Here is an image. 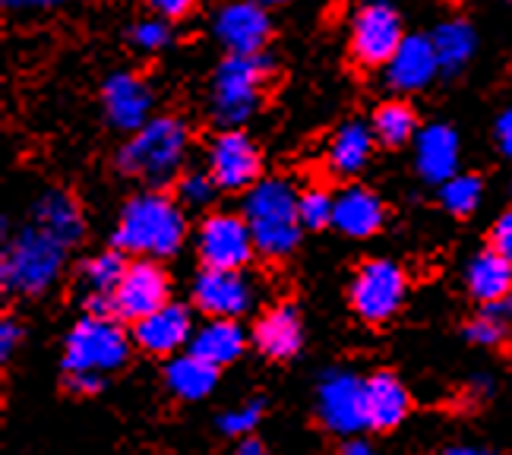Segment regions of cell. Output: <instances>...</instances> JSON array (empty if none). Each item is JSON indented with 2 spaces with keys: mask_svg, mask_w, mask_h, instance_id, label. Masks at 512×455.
Segmentation results:
<instances>
[{
  "mask_svg": "<svg viewBox=\"0 0 512 455\" xmlns=\"http://www.w3.org/2000/svg\"><path fill=\"white\" fill-rule=\"evenodd\" d=\"M184 237L187 215L181 209V200H171L162 190H146L124 203L114 231V247L124 253L149 256V260H165V256L181 250Z\"/></svg>",
  "mask_w": 512,
  "mask_h": 455,
  "instance_id": "1",
  "label": "cell"
},
{
  "mask_svg": "<svg viewBox=\"0 0 512 455\" xmlns=\"http://www.w3.org/2000/svg\"><path fill=\"white\" fill-rule=\"evenodd\" d=\"M187 152H190V127L181 117L159 114L146 127L130 133L124 149L117 152V168L159 190L165 184L181 181Z\"/></svg>",
  "mask_w": 512,
  "mask_h": 455,
  "instance_id": "2",
  "label": "cell"
},
{
  "mask_svg": "<svg viewBox=\"0 0 512 455\" xmlns=\"http://www.w3.org/2000/svg\"><path fill=\"white\" fill-rule=\"evenodd\" d=\"M298 190L285 177H263L244 196V219L253 231L256 253L285 260L301 244Z\"/></svg>",
  "mask_w": 512,
  "mask_h": 455,
  "instance_id": "3",
  "label": "cell"
},
{
  "mask_svg": "<svg viewBox=\"0 0 512 455\" xmlns=\"http://www.w3.org/2000/svg\"><path fill=\"white\" fill-rule=\"evenodd\" d=\"M67 247L54 241L48 231L29 225L13 237L4 234V253H0V285L7 294H26L38 298L57 279H61Z\"/></svg>",
  "mask_w": 512,
  "mask_h": 455,
  "instance_id": "4",
  "label": "cell"
},
{
  "mask_svg": "<svg viewBox=\"0 0 512 455\" xmlns=\"http://www.w3.org/2000/svg\"><path fill=\"white\" fill-rule=\"evenodd\" d=\"M272 76V61L266 54H228L215 67L209 86V108L215 124L238 130L260 111L266 83Z\"/></svg>",
  "mask_w": 512,
  "mask_h": 455,
  "instance_id": "5",
  "label": "cell"
},
{
  "mask_svg": "<svg viewBox=\"0 0 512 455\" xmlns=\"http://www.w3.org/2000/svg\"><path fill=\"white\" fill-rule=\"evenodd\" d=\"M130 361V335L117 316H83L64 342V373H98L111 377Z\"/></svg>",
  "mask_w": 512,
  "mask_h": 455,
  "instance_id": "6",
  "label": "cell"
},
{
  "mask_svg": "<svg viewBox=\"0 0 512 455\" xmlns=\"http://www.w3.org/2000/svg\"><path fill=\"white\" fill-rule=\"evenodd\" d=\"M351 310L370 326H383L408 298V275L392 260H367L351 279Z\"/></svg>",
  "mask_w": 512,
  "mask_h": 455,
  "instance_id": "7",
  "label": "cell"
},
{
  "mask_svg": "<svg viewBox=\"0 0 512 455\" xmlns=\"http://www.w3.org/2000/svg\"><path fill=\"white\" fill-rule=\"evenodd\" d=\"M405 42L402 16L386 0H370L351 19L348 51L358 67H386Z\"/></svg>",
  "mask_w": 512,
  "mask_h": 455,
  "instance_id": "8",
  "label": "cell"
},
{
  "mask_svg": "<svg viewBox=\"0 0 512 455\" xmlns=\"http://www.w3.org/2000/svg\"><path fill=\"white\" fill-rule=\"evenodd\" d=\"M196 253H200L203 269H244L256 253L247 219L231 212H212L196 231Z\"/></svg>",
  "mask_w": 512,
  "mask_h": 455,
  "instance_id": "9",
  "label": "cell"
},
{
  "mask_svg": "<svg viewBox=\"0 0 512 455\" xmlns=\"http://www.w3.org/2000/svg\"><path fill=\"white\" fill-rule=\"evenodd\" d=\"M317 418L339 437H358L367 430L364 380L351 370H329L317 389Z\"/></svg>",
  "mask_w": 512,
  "mask_h": 455,
  "instance_id": "10",
  "label": "cell"
},
{
  "mask_svg": "<svg viewBox=\"0 0 512 455\" xmlns=\"http://www.w3.org/2000/svg\"><path fill=\"white\" fill-rule=\"evenodd\" d=\"M209 174L225 193H247L263 181V155L247 133L222 130L209 146Z\"/></svg>",
  "mask_w": 512,
  "mask_h": 455,
  "instance_id": "11",
  "label": "cell"
},
{
  "mask_svg": "<svg viewBox=\"0 0 512 455\" xmlns=\"http://www.w3.org/2000/svg\"><path fill=\"white\" fill-rule=\"evenodd\" d=\"M171 282L168 272L159 266V260H149V256H136L127 266L124 279L117 282L111 301H114V316L117 320H143L152 310H159L171 298Z\"/></svg>",
  "mask_w": 512,
  "mask_h": 455,
  "instance_id": "12",
  "label": "cell"
},
{
  "mask_svg": "<svg viewBox=\"0 0 512 455\" xmlns=\"http://www.w3.org/2000/svg\"><path fill=\"white\" fill-rule=\"evenodd\" d=\"M193 304L209 320H238L256 304V285L241 269H203L193 282Z\"/></svg>",
  "mask_w": 512,
  "mask_h": 455,
  "instance_id": "13",
  "label": "cell"
},
{
  "mask_svg": "<svg viewBox=\"0 0 512 455\" xmlns=\"http://www.w3.org/2000/svg\"><path fill=\"white\" fill-rule=\"evenodd\" d=\"M212 32L228 54H263L272 35V19L260 0H231L215 13Z\"/></svg>",
  "mask_w": 512,
  "mask_h": 455,
  "instance_id": "14",
  "label": "cell"
},
{
  "mask_svg": "<svg viewBox=\"0 0 512 455\" xmlns=\"http://www.w3.org/2000/svg\"><path fill=\"white\" fill-rule=\"evenodd\" d=\"M102 105H105L111 127L124 130V133H136L155 117L152 114L155 95H152L149 83L143 76L130 73V70H117V73H111L105 79Z\"/></svg>",
  "mask_w": 512,
  "mask_h": 455,
  "instance_id": "15",
  "label": "cell"
},
{
  "mask_svg": "<svg viewBox=\"0 0 512 455\" xmlns=\"http://www.w3.org/2000/svg\"><path fill=\"white\" fill-rule=\"evenodd\" d=\"M193 320L190 310L184 304H162L159 310H152L149 316L133 323V342L140 345L146 354L155 358H174V351H181L193 339Z\"/></svg>",
  "mask_w": 512,
  "mask_h": 455,
  "instance_id": "16",
  "label": "cell"
},
{
  "mask_svg": "<svg viewBox=\"0 0 512 455\" xmlns=\"http://www.w3.org/2000/svg\"><path fill=\"white\" fill-rule=\"evenodd\" d=\"M364 399H367V430L389 433L411 414V392L389 370L370 373L364 380Z\"/></svg>",
  "mask_w": 512,
  "mask_h": 455,
  "instance_id": "17",
  "label": "cell"
},
{
  "mask_svg": "<svg viewBox=\"0 0 512 455\" xmlns=\"http://www.w3.org/2000/svg\"><path fill=\"white\" fill-rule=\"evenodd\" d=\"M440 73L437 51L433 42L424 35H408L402 48L392 54V61L386 64V83L396 92H421L433 83V76Z\"/></svg>",
  "mask_w": 512,
  "mask_h": 455,
  "instance_id": "18",
  "label": "cell"
},
{
  "mask_svg": "<svg viewBox=\"0 0 512 455\" xmlns=\"http://www.w3.org/2000/svg\"><path fill=\"white\" fill-rule=\"evenodd\" d=\"M459 133L446 124L421 127L415 136V168L427 184H446L459 174Z\"/></svg>",
  "mask_w": 512,
  "mask_h": 455,
  "instance_id": "19",
  "label": "cell"
},
{
  "mask_svg": "<svg viewBox=\"0 0 512 455\" xmlns=\"http://www.w3.org/2000/svg\"><path fill=\"white\" fill-rule=\"evenodd\" d=\"M253 345L269 361H288L304 345V323L291 304L269 307L253 326Z\"/></svg>",
  "mask_w": 512,
  "mask_h": 455,
  "instance_id": "20",
  "label": "cell"
},
{
  "mask_svg": "<svg viewBox=\"0 0 512 455\" xmlns=\"http://www.w3.org/2000/svg\"><path fill=\"white\" fill-rule=\"evenodd\" d=\"M32 225L48 231L54 241H61L64 247L80 244L86 234L83 209L76 203V196L67 190H48L38 196V203L32 209Z\"/></svg>",
  "mask_w": 512,
  "mask_h": 455,
  "instance_id": "21",
  "label": "cell"
},
{
  "mask_svg": "<svg viewBox=\"0 0 512 455\" xmlns=\"http://www.w3.org/2000/svg\"><path fill=\"white\" fill-rule=\"evenodd\" d=\"M386 222L383 200L373 190L351 184L336 193V219L332 228H339L345 237H373Z\"/></svg>",
  "mask_w": 512,
  "mask_h": 455,
  "instance_id": "22",
  "label": "cell"
},
{
  "mask_svg": "<svg viewBox=\"0 0 512 455\" xmlns=\"http://www.w3.org/2000/svg\"><path fill=\"white\" fill-rule=\"evenodd\" d=\"M373 143H377V133L364 121H345L336 136L329 140L326 149V165L332 174L339 177H354L361 174L373 155Z\"/></svg>",
  "mask_w": 512,
  "mask_h": 455,
  "instance_id": "23",
  "label": "cell"
},
{
  "mask_svg": "<svg viewBox=\"0 0 512 455\" xmlns=\"http://www.w3.org/2000/svg\"><path fill=\"white\" fill-rule=\"evenodd\" d=\"M465 285L468 294L484 307H497L506 294L512 291V263L494 247L471 256V263L465 269Z\"/></svg>",
  "mask_w": 512,
  "mask_h": 455,
  "instance_id": "24",
  "label": "cell"
},
{
  "mask_svg": "<svg viewBox=\"0 0 512 455\" xmlns=\"http://www.w3.org/2000/svg\"><path fill=\"white\" fill-rule=\"evenodd\" d=\"M247 348V335L238 320H209L193 332V339L187 351H193L196 358L209 361L212 367H228L244 354Z\"/></svg>",
  "mask_w": 512,
  "mask_h": 455,
  "instance_id": "25",
  "label": "cell"
},
{
  "mask_svg": "<svg viewBox=\"0 0 512 455\" xmlns=\"http://www.w3.org/2000/svg\"><path fill=\"white\" fill-rule=\"evenodd\" d=\"M165 386L171 395L184 402H200L219 386V367H212L209 361L196 358L193 351L187 354H174L165 364Z\"/></svg>",
  "mask_w": 512,
  "mask_h": 455,
  "instance_id": "26",
  "label": "cell"
},
{
  "mask_svg": "<svg viewBox=\"0 0 512 455\" xmlns=\"http://www.w3.org/2000/svg\"><path fill=\"white\" fill-rule=\"evenodd\" d=\"M430 42L433 51H437L440 70L446 73H459L471 61V54H475V32H471L465 19H446L430 35Z\"/></svg>",
  "mask_w": 512,
  "mask_h": 455,
  "instance_id": "27",
  "label": "cell"
},
{
  "mask_svg": "<svg viewBox=\"0 0 512 455\" xmlns=\"http://www.w3.org/2000/svg\"><path fill=\"white\" fill-rule=\"evenodd\" d=\"M373 133H377V140L383 146H408L415 143V136L421 133V124H418V114L411 105L405 102H386L377 108V114H373Z\"/></svg>",
  "mask_w": 512,
  "mask_h": 455,
  "instance_id": "28",
  "label": "cell"
},
{
  "mask_svg": "<svg viewBox=\"0 0 512 455\" xmlns=\"http://www.w3.org/2000/svg\"><path fill=\"white\" fill-rule=\"evenodd\" d=\"M127 253L124 250H105L92 256V260H86L83 266V285H86V294H114L117 282L124 279L127 272Z\"/></svg>",
  "mask_w": 512,
  "mask_h": 455,
  "instance_id": "29",
  "label": "cell"
},
{
  "mask_svg": "<svg viewBox=\"0 0 512 455\" xmlns=\"http://www.w3.org/2000/svg\"><path fill=\"white\" fill-rule=\"evenodd\" d=\"M484 200V184L475 174H456L440 184V203L452 215H471Z\"/></svg>",
  "mask_w": 512,
  "mask_h": 455,
  "instance_id": "30",
  "label": "cell"
},
{
  "mask_svg": "<svg viewBox=\"0 0 512 455\" xmlns=\"http://www.w3.org/2000/svg\"><path fill=\"white\" fill-rule=\"evenodd\" d=\"M298 215L301 225L310 231H323L336 219V193H329L326 187H307L298 196Z\"/></svg>",
  "mask_w": 512,
  "mask_h": 455,
  "instance_id": "31",
  "label": "cell"
},
{
  "mask_svg": "<svg viewBox=\"0 0 512 455\" xmlns=\"http://www.w3.org/2000/svg\"><path fill=\"white\" fill-rule=\"evenodd\" d=\"M506 316L497 310V307H484L475 320L465 323V339L471 345H481V348H497L503 339H506Z\"/></svg>",
  "mask_w": 512,
  "mask_h": 455,
  "instance_id": "32",
  "label": "cell"
},
{
  "mask_svg": "<svg viewBox=\"0 0 512 455\" xmlns=\"http://www.w3.org/2000/svg\"><path fill=\"white\" fill-rule=\"evenodd\" d=\"M171 42V26L162 16H146L130 29V45L140 54H159Z\"/></svg>",
  "mask_w": 512,
  "mask_h": 455,
  "instance_id": "33",
  "label": "cell"
},
{
  "mask_svg": "<svg viewBox=\"0 0 512 455\" xmlns=\"http://www.w3.org/2000/svg\"><path fill=\"white\" fill-rule=\"evenodd\" d=\"M215 190H219V184L209 171H187L177 181V200L190 209H206L215 200Z\"/></svg>",
  "mask_w": 512,
  "mask_h": 455,
  "instance_id": "34",
  "label": "cell"
},
{
  "mask_svg": "<svg viewBox=\"0 0 512 455\" xmlns=\"http://www.w3.org/2000/svg\"><path fill=\"white\" fill-rule=\"evenodd\" d=\"M260 421H263V399H250V402H244V405H238V408H231V411H225V414H219V430L225 433V437H250V433L260 427Z\"/></svg>",
  "mask_w": 512,
  "mask_h": 455,
  "instance_id": "35",
  "label": "cell"
},
{
  "mask_svg": "<svg viewBox=\"0 0 512 455\" xmlns=\"http://www.w3.org/2000/svg\"><path fill=\"white\" fill-rule=\"evenodd\" d=\"M490 247H494L497 253H503L506 260L512 263V209L497 219L494 234H490Z\"/></svg>",
  "mask_w": 512,
  "mask_h": 455,
  "instance_id": "36",
  "label": "cell"
},
{
  "mask_svg": "<svg viewBox=\"0 0 512 455\" xmlns=\"http://www.w3.org/2000/svg\"><path fill=\"white\" fill-rule=\"evenodd\" d=\"M19 342H23V326H19L13 316H4V320H0V358L10 361Z\"/></svg>",
  "mask_w": 512,
  "mask_h": 455,
  "instance_id": "37",
  "label": "cell"
},
{
  "mask_svg": "<svg viewBox=\"0 0 512 455\" xmlns=\"http://www.w3.org/2000/svg\"><path fill=\"white\" fill-rule=\"evenodd\" d=\"M146 4L155 16H162L171 23V19H184L187 13H193L196 0H146Z\"/></svg>",
  "mask_w": 512,
  "mask_h": 455,
  "instance_id": "38",
  "label": "cell"
},
{
  "mask_svg": "<svg viewBox=\"0 0 512 455\" xmlns=\"http://www.w3.org/2000/svg\"><path fill=\"white\" fill-rule=\"evenodd\" d=\"M105 383L108 377H98V373H67V389L73 395H98Z\"/></svg>",
  "mask_w": 512,
  "mask_h": 455,
  "instance_id": "39",
  "label": "cell"
},
{
  "mask_svg": "<svg viewBox=\"0 0 512 455\" xmlns=\"http://www.w3.org/2000/svg\"><path fill=\"white\" fill-rule=\"evenodd\" d=\"M67 4V0H4L7 10H16V13H42V10H54Z\"/></svg>",
  "mask_w": 512,
  "mask_h": 455,
  "instance_id": "40",
  "label": "cell"
},
{
  "mask_svg": "<svg viewBox=\"0 0 512 455\" xmlns=\"http://www.w3.org/2000/svg\"><path fill=\"white\" fill-rule=\"evenodd\" d=\"M497 146L506 158H512V108L497 117Z\"/></svg>",
  "mask_w": 512,
  "mask_h": 455,
  "instance_id": "41",
  "label": "cell"
},
{
  "mask_svg": "<svg viewBox=\"0 0 512 455\" xmlns=\"http://www.w3.org/2000/svg\"><path fill=\"white\" fill-rule=\"evenodd\" d=\"M231 455H269V449H266V443H260L250 433V437H241L238 440V446H234V452Z\"/></svg>",
  "mask_w": 512,
  "mask_h": 455,
  "instance_id": "42",
  "label": "cell"
},
{
  "mask_svg": "<svg viewBox=\"0 0 512 455\" xmlns=\"http://www.w3.org/2000/svg\"><path fill=\"white\" fill-rule=\"evenodd\" d=\"M339 455H377V452H373L364 440H354V437H351V440L342 446V452H339Z\"/></svg>",
  "mask_w": 512,
  "mask_h": 455,
  "instance_id": "43",
  "label": "cell"
},
{
  "mask_svg": "<svg viewBox=\"0 0 512 455\" xmlns=\"http://www.w3.org/2000/svg\"><path fill=\"white\" fill-rule=\"evenodd\" d=\"M443 455H490V452H484V449H478V446H452V449H446Z\"/></svg>",
  "mask_w": 512,
  "mask_h": 455,
  "instance_id": "44",
  "label": "cell"
},
{
  "mask_svg": "<svg viewBox=\"0 0 512 455\" xmlns=\"http://www.w3.org/2000/svg\"><path fill=\"white\" fill-rule=\"evenodd\" d=\"M497 310H500V313L506 316V320H512V291H509L506 298H503V301L497 304Z\"/></svg>",
  "mask_w": 512,
  "mask_h": 455,
  "instance_id": "45",
  "label": "cell"
},
{
  "mask_svg": "<svg viewBox=\"0 0 512 455\" xmlns=\"http://www.w3.org/2000/svg\"><path fill=\"white\" fill-rule=\"evenodd\" d=\"M263 7H279V4H288V0H260Z\"/></svg>",
  "mask_w": 512,
  "mask_h": 455,
  "instance_id": "46",
  "label": "cell"
}]
</instances>
